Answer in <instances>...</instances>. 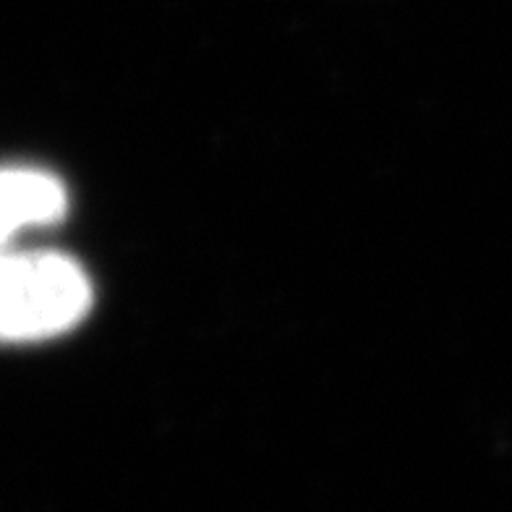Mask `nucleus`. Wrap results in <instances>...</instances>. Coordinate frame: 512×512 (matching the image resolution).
Instances as JSON below:
<instances>
[{"instance_id": "f257e3e1", "label": "nucleus", "mask_w": 512, "mask_h": 512, "mask_svg": "<svg viewBox=\"0 0 512 512\" xmlns=\"http://www.w3.org/2000/svg\"><path fill=\"white\" fill-rule=\"evenodd\" d=\"M92 288L76 262L61 254H8L0 275V330L6 340H37L74 327Z\"/></svg>"}, {"instance_id": "f03ea898", "label": "nucleus", "mask_w": 512, "mask_h": 512, "mask_svg": "<svg viewBox=\"0 0 512 512\" xmlns=\"http://www.w3.org/2000/svg\"><path fill=\"white\" fill-rule=\"evenodd\" d=\"M3 238H14L29 225H48L66 212V189L58 178L40 170L8 168L0 191Z\"/></svg>"}]
</instances>
